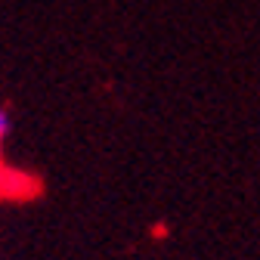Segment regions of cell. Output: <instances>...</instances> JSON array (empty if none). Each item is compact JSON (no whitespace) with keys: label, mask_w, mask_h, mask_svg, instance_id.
<instances>
[{"label":"cell","mask_w":260,"mask_h":260,"mask_svg":"<svg viewBox=\"0 0 260 260\" xmlns=\"http://www.w3.org/2000/svg\"><path fill=\"white\" fill-rule=\"evenodd\" d=\"M10 134V115L0 109V143H4V137Z\"/></svg>","instance_id":"cell-1"}]
</instances>
